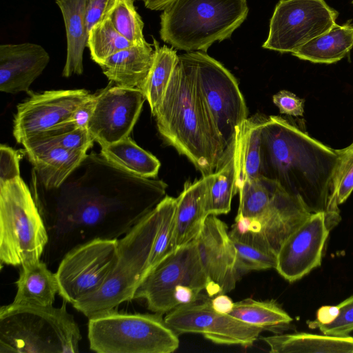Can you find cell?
Instances as JSON below:
<instances>
[{
	"mask_svg": "<svg viewBox=\"0 0 353 353\" xmlns=\"http://www.w3.org/2000/svg\"><path fill=\"white\" fill-rule=\"evenodd\" d=\"M229 234L236 249V268L239 277L251 271L275 269L277 254L257 235L240 234L232 228Z\"/></svg>",
	"mask_w": 353,
	"mask_h": 353,
	"instance_id": "f1b7e54d",
	"label": "cell"
},
{
	"mask_svg": "<svg viewBox=\"0 0 353 353\" xmlns=\"http://www.w3.org/2000/svg\"><path fill=\"white\" fill-rule=\"evenodd\" d=\"M132 1H138V0H132Z\"/></svg>",
	"mask_w": 353,
	"mask_h": 353,
	"instance_id": "ee69618b",
	"label": "cell"
},
{
	"mask_svg": "<svg viewBox=\"0 0 353 353\" xmlns=\"http://www.w3.org/2000/svg\"><path fill=\"white\" fill-rule=\"evenodd\" d=\"M336 152L337 159L331 176L325 211L332 230L341 219L339 205L343 203L353 191V141L346 148L336 150Z\"/></svg>",
	"mask_w": 353,
	"mask_h": 353,
	"instance_id": "4316f807",
	"label": "cell"
},
{
	"mask_svg": "<svg viewBox=\"0 0 353 353\" xmlns=\"http://www.w3.org/2000/svg\"><path fill=\"white\" fill-rule=\"evenodd\" d=\"M338 12L324 0H280L262 45L279 52H294L336 24Z\"/></svg>",
	"mask_w": 353,
	"mask_h": 353,
	"instance_id": "9c48e42d",
	"label": "cell"
},
{
	"mask_svg": "<svg viewBox=\"0 0 353 353\" xmlns=\"http://www.w3.org/2000/svg\"><path fill=\"white\" fill-rule=\"evenodd\" d=\"M154 117L164 140L185 156L203 176L213 174L234 150L227 154L210 125L185 53L178 56Z\"/></svg>",
	"mask_w": 353,
	"mask_h": 353,
	"instance_id": "7a4b0ae2",
	"label": "cell"
},
{
	"mask_svg": "<svg viewBox=\"0 0 353 353\" xmlns=\"http://www.w3.org/2000/svg\"><path fill=\"white\" fill-rule=\"evenodd\" d=\"M133 46L119 34L111 21L106 17L98 22L90 30L88 36L87 47L91 59L98 65L114 54Z\"/></svg>",
	"mask_w": 353,
	"mask_h": 353,
	"instance_id": "d6a6232c",
	"label": "cell"
},
{
	"mask_svg": "<svg viewBox=\"0 0 353 353\" xmlns=\"http://www.w3.org/2000/svg\"><path fill=\"white\" fill-rule=\"evenodd\" d=\"M273 103L281 114L292 117H302L304 113V99L288 90H281L272 97Z\"/></svg>",
	"mask_w": 353,
	"mask_h": 353,
	"instance_id": "8d00e7d4",
	"label": "cell"
},
{
	"mask_svg": "<svg viewBox=\"0 0 353 353\" xmlns=\"http://www.w3.org/2000/svg\"><path fill=\"white\" fill-rule=\"evenodd\" d=\"M90 94L85 89L32 94L17 108L13 121V136L17 142L22 144L39 133L69 121Z\"/></svg>",
	"mask_w": 353,
	"mask_h": 353,
	"instance_id": "4fadbf2b",
	"label": "cell"
},
{
	"mask_svg": "<svg viewBox=\"0 0 353 353\" xmlns=\"http://www.w3.org/2000/svg\"><path fill=\"white\" fill-rule=\"evenodd\" d=\"M272 353H353V336L305 332L261 337Z\"/></svg>",
	"mask_w": 353,
	"mask_h": 353,
	"instance_id": "603a6c76",
	"label": "cell"
},
{
	"mask_svg": "<svg viewBox=\"0 0 353 353\" xmlns=\"http://www.w3.org/2000/svg\"><path fill=\"white\" fill-rule=\"evenodd\" d=\"M185 54L208 121L224 151L230 154L248 119V109L238 82L205 52Z\"/></svg>",
	"mask_w": 353,
	"mask_h": 353,
	"instance_id": "5b68a950",
	"label": "cell"
},
{
	"mask_svg": "<svg viewBox=\"0 0 353 353\" xmlns=\"http://www.w3.org/2000/svg\"><path fill=\"white\" fill-rule=\"evenodd\" d=\"M201 292L202 290L199 289L186 285H180L176 287L172 293L174 309L194 301L200 296Z\"/></svg>",
	"mask_w": 353,
	"mask_h": 353,
	"instance_id": "ab89813d",
	"label": "cell"
},
{
	"mask_svg": "<svg viewBox=\"0 0 353 353\" xmlns=\"http://www.w3.org/2000/svg\"><path fill=\"white\" fill-rule=\"evenodd\" d=\"M21 154L12 148L0 145V185L20 177Z\"/></svg>",
	"mask_w": 353,
	"mask_h": 353,
	"instance_id": "d590c367",
	"label": "cell"
},
{
	"mask_svg": "<svg viewBox=\"0 0 353 353\" xmlns=\"http://www.w3.org/2000/svg\"><path fill=\"white\" fill-rule=\"evenodd\" d=\"M152 64L143 85L142 92L155 116L164 98L167 88L178 60L176 50L166 45L161 46L153 39Z\"/></svg>",
	"mask_w": 353,
	"mask_h": 353,
	"instance_id": "484cf974",
	"label": "cell"
},
{
	"mask_svg": "<svg viewBox=\"0 0 353 353\" xmlns=\"http://www.w3.org/2000/svg\"><path fill=\"white\" fill-rule=\"evenodd\" d=\"M97 94L90 96L73 113L69 121L77 128H87L93 115L96 103Z\"/></svg>",
	"mask_w": 353,
	"mask_h": 353,
	"instance_id": "74e56055",
	"label": "cell"
},
{
	"mask_svg": "<svg viewBox=\"0 0 353 353\" xmlns=\"http://www.w3.org/2000/svg\"><path fill=\"white\" fill-rule=\"evenodd\" d=\"M236 148L227 160L211 174L208 190V215L228 214L231 209L232 197L236 190Z\"/></svg>",
	"mask_w": 353,
	"mask_h": 353,
	"instance_id": "4dcf8cb0",
	"label": "cell"
},
{
	"mask_svg": "<svg viewBox=\"0 0 353 353\" xmlns=\"http://www.w3.org/2000/svg\"><path fill=\"white\" fill-rule=\"evenodd\" d=\"M16 284L17 293L12 303L14 305L52 306L59 290L56 273L40 259L21 266Z\"/></svg>",
	"mask_w": 353,
	"mask_h": 353,
	"instance_id": "44dd1931",
	"label": "cell"
},
{
	"mask_svg": "<svg viewBox=\"0 0 353 353\" xmlns=\"http://www.w3.org/2000/svg\"><path fill=\"white\" fill-rule=\"evenodd\" d=\"M331 230L324 211L311 213L281 245L275 268L278 273L292 283L320 266Z\"/></svg>",
	"mask_w": 353,
	"mask_h": 353,
	"instance_id": "9a60e30c",
	"label": "cell"
},
{
	"mask_svg": "<svg viewBox=\"0 0 353 353\" xmlns=\"http://www.w3.org/2000/svg\"><path fill=\"white\" fill-rule=\"evenodd\" d=\"M97 96L88 127L94 141L101 147L129 137L146 100L144 94L139 89L116 85Z\"/></svg>",
	"mask_w": 353,
	"mask_h": 353,
	"instance_id": "5bb4252c",
	"label": "cell"
},
{
	"mask_svg": "<svg viewBox=\"0 0 353 353\" xmlns=\"http://www.w3.org/2000/svg\"><path fill=\"white\" fill-rule=\"evenodd\" d=\"M339 313L329 323H307L311 328H318L323 334L347 336L353 332V294L340 302Z\"/></svg>",
	"mask_w": 353,
	"mask_h": 353,
	"instance_id": "e575fe53",
	"label": "cell"
},
{
	"mask_svg": "<svg viewBox=\"0 0 353 353\" xmlns=\"http://www.w3.org/2000/svg\"><path fill=\"white\" fill-rule=\"evenodd\" d=\"M143 2L146 8L152 10H163L172 0H138Z\"/></svg>",
	"mask_w": 353,
	"mask_h": 353,
	"instance_id": "7bdbcfd3",
	"label": "cell"
},
{
	"mask_svg": "<svg viewBox=\"0 0 353 353\" xmlns=\"http://www.w3.org/2000/svg\"><path fill=\"white\" fill-rule=\"evenodd\" d=\"M94 142L88 129L76 128L68 123H63L28 139L22 145L24 148L38 145H52L87 153Z\"/></svg>",
	"mask_w": 353,
	"mask_h": 353,
	"instance_id": "1f68e13d",
	"label": "cell"
},
{
	"mask_svg": "<svg viewBox=\"0 0 353 353\" xmlns=\"http://www.w3.org/2000/svg\"><path fill=\"white\" fill-rule=\"evenodd\" d=\"M195 241L208 280L207 294L213 297L232 291L239 276L236 268V249L227 225L216 215L210 214Z\"/></svg>",
	"mask_w": 353,
	"mask_h": 353,
	"instance_id": "2e32d148",
	"label": "cell"
},
{
	"mask_svg": "<svg viewBox=\"0 0 353 353\" xmlns=\"http://www.w3.org/2000/svg\"><path fill=\"white\" fill-rule=\"evenodd\" d=\"M55 3L63 15L67 39L62 75H80L83 72V52L88 36L85 19L86 0H55Z\"/></svg>",
	"mask_w": 353,
	"mask_h": 353,
	"instance_id": "7402d4cb",
	"label": "cell"
},
{
	"mask_svg": "<svg viewBox=\"0 0 353 353\" xmlns=\"http://www.w3.org/2000/svg\"><path fill=\"white\" fill-rule=\"evenodd\" d=\"M211 174L186 183L176 198L175 240L176 248L195 240L208 216V190Z\"/></svg>",
	"mask_w": 353,
	"mask_h": 353,
	"instance_id": "d6986e66",
	"label": "cell"
},
{
	"mask_svg": "<svg viewBox=\"0 0 353 353\" xmlns=\"http://www.w3.org/2000/svg\"><path fill=\"white\" fill-rule=\"evenodd\" d=\"M24 151L33 166L31 179L46 190L60 187L87 154L52 145H34Z\"/></svg>",
	"mask_w": 353,
	"mask_h": 353,
	"instance_id": "ac0fdd59",
	"label": "cell"
},
{
	"mask_svg": "<svg viewBox=\"0 0 353 353\" xmlns=\"http://www.w3.org/2000/svg\"><path fill=\"white\" fill-rule=\"evenodd\" d=\"M352 3H353V0H352Z\"/></svg>",
	"mask_w": 353,
	"mask_h": 353,
	"instance_id": "f6af8a7d",
	"label": "cell"
},
{
	"mask_svg": "<svg viewBox=\"0 0 353 353\" xmlns=\"http://www.w3.org/2000/svg\"><path fill=\"white\" fill-rule=\"evenodd\" d=\"M353 48V26L336 24L292 53L301 59L316 63H333L344 58Z\"/></svg>",
	"mask_w": 353,
	"mask_h": 353,
	"instance_id": "cb8c5ba5",
	"label": "cell"
},
{
	"mask_svg": "<svg viewBox=\"0 0 353 353\" xmlns=\"http://www.w3.org/2000/svg\"><path fill=\"white\" fill-rule=\"evenodd\" d=\"M336 150L295 121L270 116L261 132V175L301 200L311 212L325 211Z\"/></svg>",
	"mask_w": 353,
	"mask_h": 353,
	"instance_id": "6da1fadb",
	"label": "cell"
},
{
	"mask_svg": "<svg viewBox=\"0 0 353 353\" xmlns=\"http://www.w3.org/2000/svg\"><path fill=\"white\" fill-rule=\"evenodd\" d=\"M132 0H110L104 17L108 18L117 32L133 45L147 42L144 23Z\"/></svg>",
	"mask_w": 353,
	"mask_h": 353,
	"instance_id": "836d02e7",
	"label": "cell"
},
{
	"mask_svg": "<svg viewBox=\"0 0 353 353\" xmlns=\"http://www.w3.org/2000/svg\"><path fill=\"white\" fill-rule=\"evenodd\" d=\"M88 319L90 349L98 353H171L179 346V335L160 314L112 309Z\"/></svg>",
	"mask_w": 353,
	"mask_h": 353,
	"instance_id": "8992f818",
	"label": "cell"
},
{
	"mask_svg": "<svg viewBox=\"0 0 353 353\" xmlns=\"http://www.w3.org/2000/svg\"><path fill=\"white\" fill-rule=\"evenodd\" d=\"M339 313L337 305L323 306L320 307L316 313V319L314 321H307L310 323L326 324L332 321Z\"/></svg>",
	"mask_w": 353,
	"mask_h": 353,
	"instance_id": "b9f144b4",
	"label": "cell"
},
{
	"mask_svg": "<svg viewBox=\"0 0 353 353\" xmlns=\"http://www.w3.org/2000/svg\"><path fill=\"white\" fill-rule=\"evenodd\" d=\"M110 0H86L85 19L88 35L90 30L101 21Z\"/></svg>",
	"mask_w": 353,
	"mask_h": 353,
	"instance_id": "f35d334b",
	"label": "cell"
},
{
	"mask_svg": "<svg viewBox=\"0 0 353 353\" xmlns=\"http://www.w3.org/2000/svg\"><path fill=\"white\" fill-rule=\"evenodd\" d=\"M164 320L178 335L201 334L219 345L250 346L265 330L216 312L210 297L203 294L194 301L166 313Z\"/></svg>",
	"mask_w": 353,
	"mask_h": 353,
	"instance_id": "7c38bea8",
	"label": "cell"
},
{
	"mask_svg": "<svg viewBox=\"0 0 353 353\" xmlns=\"http://www.w3.org/2000/svg\"><path fill=\"white\" fill-rule=\"evenodd\" d=\"M153 54L154 48L149 43L136 44L114 54L99 65L105 76L116 85L142 92Z\"/></svg>",
	"mask_w": 353,
	"mask_h": 353,
	"instance_id": "ffe728a7",
	"label": "cell"
},
{
	"mask_svg": "<svg viewBox=\"0 0 353 353\" xmlns=\"http://www.w3.org/2000/svg\"><path fill=\"white\" fill-rule=\"evenodd\" d=\"M238 212L257 219V235L276 254L283 242L311 214L298 197L263 176L243 181L237 186Z\"/></svg>",
	"mask_w": 353,
	"mask_h": 353,
	"instance_id": "ba28073f",
	"label": "cell"
},
{
	"mask_svg": "<svg viewBox=\"0 0 353 353\" xmlns=\"http://www.w3.org/2000/svg\"><path fill=\"white\" fill-rule=\"evenodd\" d=\"M229 315L242 322L272 332L286 329L293 321L274 301H257L251 298L235 302Z\"/></svg>",
	"mask_w": 353,
	"mask_h": 353,
	"instance_id": "83f0119b",
	"label": "cell"
},
{
	"mask_svg": "<svg viewBox=\"0 0 353 353\" xmlns=\"http://www.w3.org/2000/svg\"><path fill=\"white\" fill-rule=\"evenodd\" d=\"M211 305L216 312L229 314L234 307V303L228 296L221 293L211 299Z\"/></svg>",
	"mask_w": 353,
	"mask_h": 353,
	"instance_id": "60d3db41",
	"label": "cell"
},
{
	"mask_svg": "<svg viewBox=\"0 0 353 353\" xmlns=\"http://www.w3.org/2000/svg\"><path fill=\"white\" fill-rule=\"evenodd\" d=\"M101 153L112 163L142 177L155 178L161 166L154 155L139 146L130 136L101 146Z\"/></svg>",
	"mask_w": 353,
	"mask_h": 353,
	"instance_id": "d4e9b609",
	"label": "cell"
},
{
	"mask_svg": "<svg viewBox=\"0 0 353 353\" xmlns=\"http://www.w3.org/2000/svg\"><path fill=\"white\" fill-rule=\"evenodd\" d=\"M180 285L205 290L208 280L202 267L196 241L176 248L143 281L134 295L144 299L148 309L163 314L174 309L172 293Z\"/></svg>",
	"mask_w": 353,
	"mask_h": 353,
	"instance_id": "8fae6325",
	"label": "cell"
},
{
	"mask_svg": "<svg viewBox=\"0 0 353 353\" xmlns=\"http://www.w3.org/2000/svg\"><path fill=\"white\" fill-rule=\"evenodd\" d=\"M118 240L94 239L68 252L56 272L59 294L74 304L99 290L117 259Z\"/></svg>",
	"mask_w": 353,
	"mask_h": 353,
	"instance_id": "30bf717a",
	"label": "cell"
},
{
	"mask_svg": "<svg viewBox=\"0 0 353 353\" xmlns=\"http://www.w3.org/2000/svg\"><path fill=\"white\" fill-rule=\"evenodd\" d=\"M50 55L33 43L0 46V91L17 94L28 91L50 62Z\"/></svg>",
	"mask_w": 353,
	"mask_h": 353,
	"instance_id": "e0dca14e",
	"label": "cell"
},
{
	"mask_svg": "<svg viewBox=\"0 0 353 353\" xmlns=\"http://www.w3.org/2000/svg\"><path fill=\"white\" fill-rule=\"evenodd\" d=\"M248 14L246 0H172L160 16V37L177 50L205 52L230 38Z\"/></svg>",
	"mask_w": 353,
	"mask_h": 353,
	"instance_id": "3957f363",
	"label": "cell"
},
{
	"mask_svg": "<svg viewBox=\"0 0 353 353\" xmlns=\"http://www.w3.org/2000/svg\"><path fill=\"white\" fill-rule=\"evenodd\" d=\"M262 119H248L237 139L236 190L243 181L253 179L261 175V132Z\"/></svg>",
	"mask_w": 353,
	"mask_h": 353,
	"instance_id": "f546056e",
	"label": "cell"
},
{
	"mask_svg": "<svg viewBox=\"0 0 353 353\" xmlns=\"http://www.w3.org/2000/svg\"><path fill=\"white\" fill-rule=\"evenodd\" d=\"M81 339L74 317L61 307L22 306L0 309V352L72 353Z\"/></svg>",
	"mask_w": 353,
	"mask_h": 353,
	"instance_id": "277c9868",
	"label": "cell"
},
{
	"mask_svg": "<svg viewBox=\"0 0 353 353\" xmlns=\"http://www.w3.org/2000/svg\"><path fill=\"white\" fill-rule=\"evenodd\" d=\"M48 235L38 205L20 176L0 185V261L21 266L40 259Z\"/></svg>",
	"mask_w": 353,
	"mask_h": 353,
	"instance_id": "52a82bcc",
	"label": "cell"
}]
</instances>
